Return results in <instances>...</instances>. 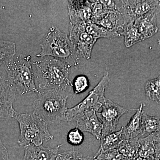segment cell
I'll return each mask as SVG.
<instances>
[{"instance_id": "5", "label": "cell", "mask_w": 160, "mask_h": 160, "mask_svg": "<svg viewBox=\"0 0 160 160\" xmlns=\"http://www.w3.org/2000/svg\"><path fill=\"white\" fill-rule=\"evenodd\" d=\"M31 60L30 56L20 54L5 65L7 79L21 95L40 92L36 85Z\"/></svg>"}, {"instance_id": "18", "label": "cell", "mask_w": 160, "mask_h": 160, "mask_svg": "<svg viewBox=\"0 0 160 160\" xmlns=\"http://www.w3.org/2000/svg\"><path fill=\"white\" fill-rule=\"evenodd\" d=\"M139 149L138 153L139 156L150 160H154L155 147L153 134L144 138H139Z\"/></svg>"}, {"instance_id": "27", "label": "cell", "mask_w": 160, "mask_h": 160, "mask_svg": "<svg viewBox=\"0 0 160 160\" xmlns=\"http://www.w3.org/2000/svg\"><path fill=\"white\" fill-rule=\"evenodd\" d=\"M84 139L83 132L77 127L70 129L67 133V142L72 146H80L82 144Z\"/></svg>"}, {"instance_id": "19", "label": "cell", "mask_w": 160, "mask_h": 160, "mask_svg": "<svg viewBox=\"0 0 160 160\" xmlns=\"http://www.w3.org/2000/svg\"><path fill=\"white\" fill-rule=\"evenodd\" d=\"M121 35L124 37V44L127 48H129L144 41L142 35L133 23L126 25L123 29Z\"/></svg>"}, {"instance_id": "13", "label": "cell", "mask_w": 160, "mask_h": 160, "mask_svg": "<svg viewBox=\"0 0 160 160\" xmlns=\"http://www.w3.org/2000/svg\"><path fill=\"white\" fill-rule=\"evenodd\" d=\"M76 122L77 128L82 132H87L97 139L101 140L103 125L98 118L96 112L94 110L86 112Z\"/></svg>"}, {"instance_id": "3", "label": "cell", "mask_w": 160, "mask_h": 160, "mask_svg": "<svg viewBox=\"0 0 160 160\" xmlns=\"http://www.w3.org/2000/svg\"><path fill=\"white\" fill-rule=\"evenodd\" d=\"M41 51L38 58L51 57L78 68L77 54L69 37L55 26H52L41 44Z\"/></svg>"}, {"instance_id": "32", "label": "cell", "mask_w": 160, "mask_h": 160, "mask_svg": "<svg viewBox=\"0 0 160 160\" xmlns=\"http://www.w3.org/2000/svg\"><path fill=\"white\" fill-rule=\"evenodd\" d=\"M81 160H98L94 156H88L86 157H83L82 156L81 158Z\"/></svg>"}, {"instance_id": "34", "label": "cell", "mask_w": 160, "mask_h": 160, "mask_svg": "<svg viewBox=\"0 0 160 160\" xmlns=\"http://www.w3.org/2000/svg\"></svg>"}, {"instance_id": "11", "label": "cell", "mask_w": 160, "mask_h": 160, "mask_svg": "<svg viewBox=\"0 0 160 160\" xmlns=\"http://www.w3.org/2000/svg\"><path fill=\"white\" fill-rule=\"evenodd\" d=\"M68 10L70 24L85 25L92 22L90 1H69Z\"/></svg>"}, {"instance_id": "30", "label": "cell", "mask_w": 160, "mask_h": 160, "mask_svg": "<svg viewBox=\"0 0 160 160\" xmlns=\"http://www.w3.org/2000/svg\"><path fill=\"white\" fill-rule=\"evenodd\" d=\"M9 153L5 146L3 145L0 136V160H8Z\"/></svg>"}, {"instance_id": "17", "label": "cell", "mask_w": 160, "mask_h": 160, "mask_svg": "<svg viewBox=\"0 0 160 160\" xmlns=\"http://www.w3.org/2000/svg\"><path fill=\"white\" fill-rule=\"evenodd\" d=\"M118 149L126 158H132L138 156L139 138L122 140Z\"/></svg>"}, {"instance_id": "24", "label": "cell", "mask_w": 160, "mask_h": 160, "mask_svg": "<svg viewBox=\"0 0 160 160\" xmlns=\"http://www.w3.org/2000/svg\"><path fill=\"white\" fill-rule=\"evenodd\" d=\"M145 89L147 99L160 102V75L156 78L148 81Z\"/></svg>"}, {"instance_id": "20", "label": "cell", "mask_w": 160, "mask_h": 160, "mask_svg": "<svg viewBox=\"0 0 160 160\" xmlns=\"http://www.w3.org/2000/svg\"><path fill=\"white\" fill-rule=\"evenodd\" d=\"M142 120V132L141 136L147 137L160 132V119L157 117L148 115L143 112Z\"/></svg>"}, {"instance_id": "26", "label": "cell", "mask_w": 160, "mask_h": 160, "mask_svg": "<svg viewBox=\"0 0 160 160\" xmlns=\"http://www.w3.org/2000/svg\"><path fill=\"white\" fill-rule=\"evenodd\" d=\"M94 157L98 160H125L126 159L116 148L105 151L98 150Z\"/></svg>"}, {"instance_id": "1", "label": "cell", "mask_w": 160, "mask_h": 160, "mask_svg": "<svg viewBox=\"0 0 160 160\" xmlns=\"http://www.w3.org/2000/svg\"><path fill=\"white\" fill-rule=\"evenodd\" d=\"M34 62L35 78L40 91L52 89L71 91L72 82L69 80L71 66L63 61L51 57H46Z\"/></svg>"}, {"instance_id": "10", "label": "cell", "mask_w": 160, "mask_h": 160, "mask_svg": "<svg viewBox=\"0 0 160 160\" xmlns=\"http://www.w3.org/2000/svg\"><path fill=\"white\" fill-rule=\"evenodd\" d=\"M15 91L8 79L0 72V121L14 116L13 103L16 100Z\"/></svg>"}, {"instance_id": "7", "label": "cell", "mask_w": 160, "mask_h": 160, "mask_svg": "<svg viewBox=\"0 0 160 160\" xmlns=\"http://www.w3.org/2000/svg\"><path fill=\"white\" fill-rule=\"evenodd\" d=\"M69 38L79 58L89 59L97 40L86 32L85 24L72 25L69 27Z\"/></svg>"}, {"instance_id": "29", "label": "cell", "mask_w": 160, "mask_h": 160, "mask_svg": "<svg viewBox=\"0 0 160 160\" xmlns=\"http://www.w3.org/2000/svg\"><path fill=\"white\" fill-rule=\"evenodd\" d=\"M82 155L78 149L59 152L56 160H81Z\"/></svg>"}, {"instance_id": "15", "label": "cell", "mask_w": 160, "mask_h": 160, "mask_svg": "<svg viewBox=\"0 0 160 160\" xmlns=\"http://www.w3.org/2000/svg\"><path fill=\"white\" fill-rule=\"evenodd\" d=\"M144 104H142L140 107L136 110L135 113L129 120L126 126H123L122 130L123 140L129 139L139 138L142 132V116Z\"/></svg>"}, {"instance_id": "31", "label": "cell", "mask_w": 160, "mask_h": 160, "mask_svg": "<svg viewBox=\"0 0 160 160\" xmlns=\"http://www.w3.org/2000/svg\"><path fill=\"white\" fill-rule=\"evenodd\" d=\"M152 134L154 142L158 143L160 145V132H157Z\"/></svg>"}, {"instance_id": "23", "label": "cell", "mask_w": 160, "mask_h": 160, "mask_svg": "<svg viewBox=\"0 0 160 160\" xmlns=\"http://www.w3.org/2000/svg\"><path fill=\"white\" fill-rule=\"evenodd\" d=\"M16 53L14 42L0 39V67L12 59Z\"/></svg>"}, {"instance_id": "28", "label": "cell", "mask_w": 160, "mask_h": 160, "mask_svg": "<svg viewBox=\"0 0 160 160\" xmlns=\"http://www.w3.org/2000/svg\"><path fill=\"white\" fill-rule=\"evenodd\" d=\"M105 10L121 12L125 6L124 1H100Z\"/></svg>"}, {"instance_id": "22", "label": "cell", "mask_w": 160, "mask_h": 160, "mask_svg": "<svg viewBox=\"0 0 160 160\" xmlns=\"http://www.w3.org/2000/svg\"><path fill=\"white\" fill-rule=\"evenodd\" d=\"M85 28L86 32L97 40L98 38L111 39L114 38L120 37L118 33L109 31L104 27H102L95 23H87L85 24Z\"/></svg>"}, {"instance_id": "25", "label": "cell", "mask_w": 160, "mask_h": 160, "mask_svg": "<svg viewBox=\"0 0 160 160\" xmlns=\"http://www.w3.org/2000/svg\"><path fill=\"white\" fill-rule=\"evenodd\" d=\"M89 86V79L84 75H79L76 77L72 82V90L75 94L84 92L88 89Z\"/></svg>"}, {"instance_id": "21", "label": "cell", "mask_w": 160, "mask_h": 160, "mask_svg": "<svg viewBox=\"0 0 160 160\" xmlns=\"http://www.w3.org/2000/svg\"><path fill=\"white\" fill-rule=\"evenodd\" d=\"M123 128V126L119 131L113 132L101 138V145L99 150L105 151L114 148L118 149L123 140L122 137Z\"/></svg>"}, {"instance_id": "12", "label": "cell", "mask_w": 160, "mask_h": 160, "mask_svg": "<svg viewBox=\"0 0 160 160\" xmlns=\"http://www.w3.org/2000/svg\"><path fill=\"white\" fill-rule=\"evenodd\" d=\"M93 23L118 33L120 37L124 27L129 24L121 12L107 10L95 20Z\"/></svg>"}, {"instance_id": "9", "label": "cell", "mask_w": 160, "mask_h": 160, "mask_svg": "<svg viewBox=\"0 0 160 160\" xmlns=\"http://www.w3.org/2000/svg\"><path fill=\"white\" fill-rule=\"evenodd\" d=\"M125 6L121 13L129 22L135 21L155 12H159L160 1H124Z\"/></svg>"}, {"instance_id": "35", "label": "cell", "mask_w": 160, "mask_h": 160, "mask_svg": "<svg viewBox=\"0 0 160 160\" xmlns=\"http://www.w3.org/2000/svg\"></svg>"}, {"instance_id": "2", "label": "cell", "mask_w": 160, "mask_h": 160, "mask_svg": "<svg viewBox=\"0 0 160 160\" xmlns=\"http://www.w3.org/2000/svg\"><path fill=\"white\" fill-rule=\"evenodd\" d=\"M71 91L52 89L41 91L32 104L34 112L48 125L66 121L67 100Z\"/></svg>"}, {"instance_id": "4", "label": "cell", "mask_w": 160, "mask_h": 160, "mask_svg": "<svg viewBox=\"0 0 160 160\" xmlns=\"http://www.w3.org/2000/svg\"><path fill=\"white\" fill-rule=\"evenodd\" d=\"M13 118L19 126L20 135L18 140L19 146H41L44 142L54 138L48 129L49 125L34 112L20 113L15 111Z\"/></svg>"}, {"instance_id": "16", "label": "cell", "mask_w": 160, "mask_h": 160, "mask_svg": "<svg viewBox=\"0 0 160 160\" xmlns=\"http://www.w3.org/2000/svg\"><path fill=\"white\" fill-rule=\"evenodd\" d=\"M159 12H155L135 21L134 26L142 35L144 40L151 37L157 32L156 16Z\"/></svg>"}, {"instance_id": "8", "label": "cell", "mask_w": 160, "mask_h": 160, "mask_svg": "<svg viewBox=\"0 0 160 160\" xmlns=\"http://www.w3.org/2000/svg\"><path fill=\"white\" fill-rule=\"evenodd\" d=\"M101 108L102 110L96 113L103 125L102 137L115 131L121 117L131 110H134L124 108L108 98H106Z\"/></svg>"}, {"instance_id": "33", "label": "cell", "mask_w": 160, "mask_h": 160, "mask_svg": "<svg viewBox=\"0 0 160 160\" xmlns=\"http://www.w3.org/2000/svg\"><path fill=\"white\" fill-rule=\"evenodd\" d=\"M125 160H150L148 159L144 158L138 156L135 158H126Z\"/></svg>"}, {"instance_id": "14", "label": "cell", "mask_w": 160, "mask_h": 160, "mask_svg": "<svg viewBox=\"0 0 160 160\" xmlns=\"http://www.w3.org/2000/svg\"><path fill=\"white\" fill-rule=\"evenodd\" d=\"M62 146V144H59L55 148L44 147L42 145L25 146L23 160H56L59 149Z\"/></svg>"}, {"instance_id": "6", "label": "cell", "mask_w": 160, "mask_h": 160, "mask_svg": "<svg viewBox=\"0 0 160 160\" xmlns=\"http://www.w3.org/2000/svg\"><path fill=\"white\" fill-rule=\"evenodd\" d=\"M109 82V72L106 71L99 82L90 91L84 99L76 106L68 109L66 114V122H77L85 112L90 110L98 112L106 99L105 92Z\"/></svg>"}]
</instances>
